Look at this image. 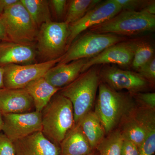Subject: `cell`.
<instances>
[{"instance_id":"cell-1","label":"cell","mask_w":155,"mask_h":155,"mask_svg":"<svg viewBox=\"0 0 155 155\" xmlns=\"http://www.w3.org/2000/svg\"><path fill=\"white\" fill-rule=\"evenodd\" d=\"M94 112L107 134L116 129L122 121L134 111V97L111 88L101 81Z\"/></svg>"},{"instance_id":"cell-2","label":"cell","mask_w":155,"mask_h":155,"mask_svg":"<svg viewBox=\"0 0 155 155\" xmlns=\"http://www.w3.org/2000/svg\"><path fill=\"white\" fill-rule=\"evenodd\" d=\"M41 113V132L60 146L68 131L75 125L72 103L60 94H56Z\"/></svg>"},{"instance_id":"cell-3","label":"cell","mask_w":155,"mask_h":155,"mask_svg":"<svg viewBox=\"0 0 155 155\" xmlns=\"http://www.w3.org/2000/svg\"><path fill=\"white\" fill-rule=\"evenodd\" d=\"M99 69L94 66L82 72L72 83L62 89L60 94L72 103L75 124H77L94 104L101 80Z\"/></svg>"},{"instance_id":"cell-4","label":"cell","mask_w":155,"mask_h":155,"mask_svg":"<svg viewBox=\"0 0 155 155\" xmlns=\"http://www.w3.org/2000/svg\"><path fill=\"white\" fill-rule=\"evenodd\" d=\"M155 28V15L141 11L122 10L116 16L89 30L95 33L123 36L153 31Z\"/></svg>"},{"instance_id":"cell-5","label":"cell","mask_w":155,"mask_h":155,"mask_svg":"<svg viewBox=\"0 0 155 155\" xmlns=\"http://www.w3.org/2000/svg\"><path fill=\"white\" fill-rule=\"evenodd\" d=\"M8 41L32 45L38 34V26L19 0L9 6L0 15Z\"/></svg>"},{"instance_id":"cell-6","label":"cell","mask_w":155,"mask_h":155,"mask_svg":"<svg viewBox=\"0 0 155 155\" xmlns=\"http://www.w3.org/2000/svg\"><path fill=\"white\" fill-rule=\"evenodd\" d=\"M126 40L127 38L124 36L89 31L70 45L58 64H67L81 59H89L109 47Z\"/></svg>"},{"instance_id":"cell-7","label":"cell","mask_w":155,"mask_h":155,"mask_svg":"<svg viewBox=\"0 0 155 155\" xmlns=\"http://www.w3.org/2000/svg\"><path fill=\"white\" fill-rule=\"evenodd\" d=\"M69 25L51 21L40 26L36 39L37 52L45 61L61 58L68 48Z\"/></svg>"},{"instance_id":"cell-8","label":"cell","mask_w":155,"mask_h":155,"mask_svg":"<svg viewBox=\"0 0 155 155\" xmlns=\"http://www.w3.org/2000/svg\"><path fill=\"white\" fill-rule=\"evenodd\" d=\"M61 58L38 64H10L4 69V87L10 89L25 88L31 81L43 77L51 68L55 66Z\"/></svg>"},{"instance_id":"cell-9","label":"cell","mask_w":155,"mask_h":155,"mask_svg":"<svg viewBox=\"0 0 155 155\" xmlns=\"http://www.w3.org/2000/svg\"><path fill=\"white\" fill-rule=\"evenodd\" d=\"M100 80L116 91L126 90L133 95L147 90L152 84L136 71L103 65L99 69Z\"/></svg>"},{"instance_id":"cell-10","label":"cell","mask_w":155,"mask_h":155,"mask_svg":"<svg viewBox=\"0 0 155 155\" xmlns=\"http://www.w3.org/2000/svg\"><path fill=\"white\" fill-rule=\"evenodd\" d=\"M122 11L121 7L115 0L101 1L81 19L69 25L68 48L84 31L105 22Z\"/></svg>"},{"instance_id":"cell-11","label":"cell","mask_w":155,"mask_h":155,"mask_svg":"<svg viewBox=\"0 0 155 155\" xmlns=\"http://www.w3.org/2000/svg\"><path fill=\"white\" fill-rule=\"evenodd\" d=\"M3 120L2 131L13 142L41 131V112L4 114Z\"/></svg>"},{"instance_id":"cell-12","label":"cell","mask_w":155,"mask_h":155,"mask_svg":"<svg viewBox=\"0 0 155 155\" xmlns=\"http://www.w3.org/2000/svg\"><path fill=\"white\" fill-rule=\"evenodd\" d=\"M136 40L121 42L107 48L98 54L89 58L84 64L82 72L99 65L117 64L123 67L131 66Z\"/></svg>"},{"instance_id":"cell-13","label":"cell","mask_w":155,"mask_h":155,"mask_svg":"<svg viewBox=\"0 0 155 155\" xmlns=\"http://www.w3.org/2000/svg\"><path fill=\"white\" fill-rule=\"evenodd\" d=\"M17 155H61V149L41 131L14 142Z\"/></svg>"},{"instance_id":"cell-14","label":"cell","mask_w":155,"mask_h":155,"mask_svg":"<svg viewBox=\"0 0 155 155\" xmlns=\"http://www.w3.org/2000/svg\"><path fill=\"white\" fill-rule=\"evenodd\" d=\"M33 99L25 88L0 89V111L2 115L31 112Z\"/></svg>"},{"instance_id":"cell-15","label":"cell","mask_w":155,"mask_h":155,"mask_svg":"<svg viewBox=\"0 0 155 155\" xmlns=\"http://www.w3.org/2000/svg\"><path fill=\"white\" fill-rule=\"evenodd\" d=\"M36 51L32 45L0 42V67L10 64H33Z\"/></svg>"},{"instance_id":"cell-16","label":"cell","mask_w":155,"mask_h":155,"mask_svg":"<svg viewBox=\"0 0 155 155\" xmlns=\"http://www.w3.org/2000/svg\"><path fill=\"white\" fill-rule=\"evenodd\" d=\"M88 59L72 61L67 64H58L47 72L44 78L51 85L60 89L74 81L82 72Z\"/></svg>"},{"instance_id":"cell-17","label":"cell","mask_w":155,"mask_h":155,"mask_svg":"<svg viewBox=\"0 0 155 155\" xmlns=\"http://www.w3.org/2000/svg\"><path fill=\"white\" fill-rule=\"evenodd\" d=\"M61 155H90L93 153L79 124H75L60 143Z\"/></svg>"},{"instance_id":"cell-18","label":"cell","mask_w":155,"mask_h":155,"mask_svg":"<svg viewBox=\"0 0 155 155\" xmlns=\"http://www.w3.org/2000/svg\"><path fill=\"white\" fill-rule=\"evenodd\" d=\"M33 99L35 111L41 112L60 89L51 85L44 77L31 81L25 87Z\"/></svg>"},{"instance_id":"cell-19","label":"cell","mask_w":155,"mask_h":155,"mask_svg":"<svg viewBox=\"0 0 155 155\" xmlns=\"http://www.w3.org/2000/svg\"><path fill=\"white\" fill-rule=\"evenodd\" d=\"M78 124L80 125L92 149L96 148L105 137L106 133L94 111L89 112Z\"/></svg>"},{"instance_id":"cell-20","label":"cell","mask_w":155,"mask_h":155,"mask_svg":"<svg viewBox=\"0 0 155 155\" xmlns=\"http://www.w3.org/2000/svg\"><path fill=\"white\" fill-rule=\"evenodd\" d=\"M134 112L122 121L119 129L124 138L139 148L145 137L146 130L143 124L134 116Z\"/></svg>"},{"instance_id":"cell-21","label":"cell","mask_w":155,"mask_h":155,"mask_svg":"<svg viewBox=\"0 0 155 155\" xmlns=\"http://www.w3.org/2000/svg\"><path fill=\"white\" fill-rule=\"evenodd\" d=\"M20 1L38 27L43 23L51 21L49 1L46 0H20Z\"/></svg>"},{"instance_id":"cell-22","label":"cell","mask_w":155,"mask_h":155,"mask_svg":"<svg viewBox=\"0 0 155 155\" xmlns=\"http://www.w3.org/2000/svg\"><path fill=\"white\" fill-rule=\"evenodd\" d=\"M101 1L72 0L69 1L64 22L69 25L81 19L90 9Z\"/></svg>"},{"instance_id":"cell-23","label":"cell","mask_w":155,"mask_h":155,"mask_svg":"<svg viewBox=\"0 0 155 155\" xmlns=\"http://www.w3.org/2000/svg\"><path fill=\"white\" fill-rule=\"evenodd\" d=\"M96 147L99 155H121L124 137L119 129L108 134Z\"/></svg>"},{"instance_id":"cell-24","label":"cell","mask_w":155,"mask_h":155,"mask_svg":"<svg viewBox=\"0 0 155 155\" xmlns=\"http://www.w3.org/2000/svg\"><path fill=\"white\" fill-rule=\"evenodd\" d=\"M154 56V49L151 44L145 41L136 40L131 67L137 71Z\"/></svg>"},{"instance_id":"cell-25","label":"cell","mask_w":155,"mask_h":155,"mask_svg":"<svg viewBox=\"0 0 155 155\" xmlns=\"http://www.w3.org/2000/svg\"><path fill=\"white\" fill-rule=\"evenodd\" d=\"M137 72L153 85L155 81V57L140 67Z\"/></svg>"},{"instance_id":"cell-26","label":"cell","mask_w":155,"mask_h":155,"mask_svg":"<svg viewBox=\"0 0 155 155\" xmlns=\"http://www.w3.org/2000/svg\"><path fill=\"white\" fill-rule=\"evenodd\" d=\"M141 107L155 110V93L154 92H139L133 95Z\"/></svg>"},{"instance_id":"cell-27","label":"cell","mask_w":155,"mask_h":155,"mask_svg":"<svg viewBox=\"0 0 155 155\" xmlns=\"http://www.w3.org/2000/svg\"><path fill=\"white\" fill-rule=\"evenodd\" d=\"M0 155H17L14 142L0 132Z\"/></svg>"},{"instance_id":"cell-28","label":"cell","mask_w":155,"mask_h":155,"mask_svg":"<svg viewBox=\"0 0 155 155\" xmlns=\"http://www.w3.org/2000/svg\"><path fill=\"white\" fill-rule=\"evenodd\" d=\"M122 10L140 11L147 1L144 0H115Z\"/></svg>"},{"instance_id":"cell-29","label":"cell","mask_w":155,"mask_h":155,"mask_svg":"<svg viewBox=\"0 0 155 155\" xmlns=\"http://www.w3.org/2000/svg\"><path fill=\"white\" fill-rule=\"evenodd\" d=\"M56 16L61 18L66 14L67 1L66 0H51L49 1Z\"/></svg>"},{"instance_id":"cell-30","label":"cell","mask_w":155,"mask_h":155,"mask_svg":"<svg viewBox=\"0 0 155 155\" xmlns=\"http://www.w3.org/2000/svg\"><path fill=\"white\" fill-rule=\"evenodd\" d=\"M139 148L132 142L124 138L121 155H138Z\"/></svg>"},{"instance_id":"cell-31","label":"cell","mask_w":155,"mask_h":155,"mask_svg":"<svg viewBox=\"0 0 155 155\" xmlns=\"http://www.w3.org/2000/svg\"><path fill=\"white\" fill-rule=\"evenodd\" d=\"M140 11L150 15H155V1H147L144 7Z\"/></svg>"},{"instance_id":"cell-32","label":"cell","mask_w":155,"mask_h":155,"mask_svg":"<svg viewBox=\"0 0 155 155\" xmlns=\"http://www.w3.org/2000/svg\"><path fill=\"white\" fill-rule=\"evenodd\" d=\"M19 0H0V15L8 7L18 2Z\"/></svg>"},{"instance_id":"cell-33","label":"cell","mask_w":155,"mask_h":155,"mask_svg":"<svg viewBox=\"0 0 155 155\" xmlns=\"http://www.w3.org/2000/svg\"><path fill=\"white\" fill-rule=\"evenodd\" d=\"M0 40H4L5 41H8V38L4 28V25L0 20Z\"/></svg>"},{"instance_id":"cell-34","label":"cell","mask_w":155,"mask_h":155,"mask_svg":"<svg viewBox=\"0 0 155 155\" xmlns=\"http://www.w3.org/2000/svg\"><path fill=\"white\" fill-rule=\"evenodd\" d=\"M3 75H4V69L2 67H0V89L4 88Z\"/></svg>"},{"instance_id":"cell-35","label":"cell","mask_w":155,"mask_h":155,"mask_svg":"<svg viewBox=\"0 0 155 155\" xmlns=\"http://www.w3.org/2000/svg\"><path fill=\"white\" fill-rule=\"evenodd\" d=\"M3 125V115L0 111V132L2 131Z\"/></svg>"},{"instance_id":"cell-36","label":"cell","mask_w":155,"mask_h":155,"mask_svg":"<svg viewBox=\"0 0 155 155\" xmlns=\"http://www.w3.org/2000/svg\"><path fill=\"white\" fill-rule=\"evenodd\" d=\"M90 155H95L94 154V153H93V154H92Z\"/></svg>"}]
</instances>
